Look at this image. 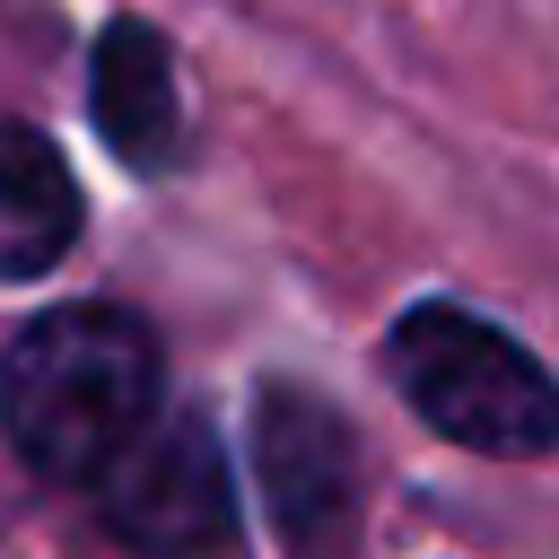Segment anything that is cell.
<instances>
[{
  "mask_svg": "<svg viewBox=\"0 0 559 559\" xmlns=\"http://www.w3.org/2000/svg\"><path fill=\"white\" fill-rule=\"evenodd\" d=\"M79 183L35 122H0V280H44L79 245Z\"/></svg>",
  "mask_w": 559,
  "mask_h": 559,
  "instance_id": "8992f818",
  "label": "cell"
},
{
  "mask_svg": "<svg viewBox=\"0 0 559 559\" xmlns=\"http://www.w3.org/2000/svg\"><path fill=\"white\" fill-rule=\"evenodd\" d=\"M148 419L157 332L131 306H52L0 349V437L52 489H87Z\"/></svg>",
  "mask_w": 559,
  "mask_h": 559,
  "instance_id": "6da1fadb",
  "label": "cell"
},
{
  "mask_svg": "<svg viewBox=\"0 0 559 559\" xmlns=\"http://www.w3.org/2000/svg\"><path fill=\"white\" fill-rule=\"evenodd\" d=\"M87 105H96L105 148H114L131 175H166V166L183 157V87H175V52L157 44L148 17H114V26L96 35Z\"/></svg>",
  "mask_w": 559,
  "mask_h": 559,
  "instance_id": "5b68a950",
  "label": "cell"
},
{
  "mask_svg": "<svg viewBox=\"0 0 559 559\" xmlns=\"http://www.w3.org/2000/svg\"><path fill=\"white\" fill-rule=\"evenodd\" d=\"M253 480H262V507H271L288 559H349L358 550L367 454H358V428L323 393L262 384V402H253Z\"/></svg>",
  "mask_w": 559,
  "mask_h": 559,
  "instance_id": "277c9868",
  "label": "cell"
},
{
  "mask_svg": "<svg viewBox=\"0 0 559 559\" xmlns=\"http://www.w3.org/2000/svg\"><path fill=\"white\" fill-rule=\"evenodd\" d=\"M384 376L419 428L472 454H550L559 445V376L498 332L480 306L428 297L384 332Z\"/></svg>",
  "mask_w": 559,
  "mask_h": 559,
  "instance_id": "7a4b0ae2",
  "label": "cell"
},
{
  "mask_svg": "<svg viewBox=\"0 0 559 559\" xmlns=\"http://www.w3.org/2000/svg\"><path fill=\"white\" fill-rule=\"evenodd\" d=\"M96 524L131 559H201L236 533V480L201 411L148 419L96 480Z\"/></svg>",
  "mask_w": 559,
  "mask_h": 559,
  "instance_id": "3957f363",
  "label": "cell"
}]
</instances>
